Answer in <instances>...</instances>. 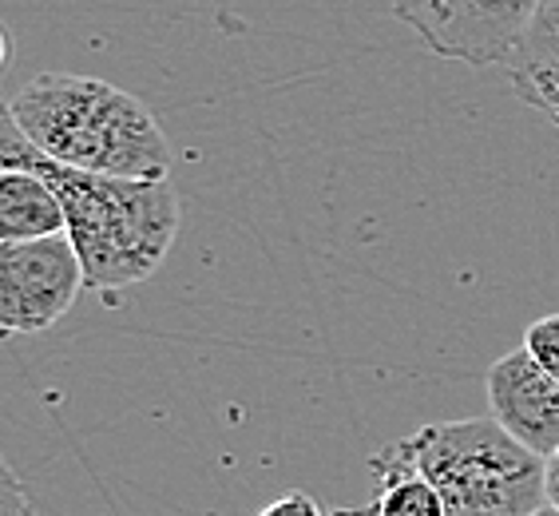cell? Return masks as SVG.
<instances>
[{
  "instance_id": "cell-10",
  "label": "cell",
  "mask_w": 559,
  "mask_h": 516,
  "mask_svg": "<svg viewBox=\"0 0 559 516\" xmlns=\"http://www.w3.org/2000/svg\"><path fill=\"white\" fill-rule=\"evenodd\" d=\"M524 350L536 357L551 377H559V314H548V318H539V322L527 326Z\"/></svg>"
},
{
  "instance_id": "cell-14",
  "label": "cell",
  "mask_w": 559,
  "mask_h": 516,
  "mask_svg": "<svg viewBox=\"0 0 559 516\" xmlns=\"http://www.w3.org/2000/svg\"><path fill=\"white\" fill-rule=\"evenodd\" d=\"M532 516H559V513H556V508H551V505H544V508H539V513H532Z\"/></svg>"
},
{
  "instance_id": "cell-8",
  "label": "cell",
  "mask_w": 559,
  "mask_h": 516,
  "mask_svg": "<svg viewBox=\"0 0 559 516\" xmlns=\"http://www.w3.org/2000/svg\"><path fill=\"white\" fill-rule=\"evenodd\" d=\"M369 473H373V501L357 513L337 516H444L441 493L417 473L401 442L377 449L369 457Z\"/></svg>"
},
{
  "instance_id": "cell-7",
  "label": "cell",
  "mask_w": 559,
  "mask_h": 516,
  "mask_svg": "<svg viewBox=\"0 0 559 516\" xmlns=\"http://www.w3.org/2000/svg\"><path fill=\"white\" fill-rule=\"evenodd\" d=\"M512 96L559 128V0H539L516 48L504 60Z\"/></svg>"
},
{
  "instance_id": "cell-1",
  "label": "cell",
  "mask_w": 559,
  "mask_h": 516,
  "mask_svg": "<svg viewBox=\"0 0 559 516\" xmlns=\"http://www.w3.org/2000/svg\"><path fill=\"white\" fill-rule=\"evenodd\" d=\"M0 167L33 172L52 187L64 207L84 282L104 298L151 279L171 255L183 207L167 179H119L64 167L40 155L9 112H0Z\"/></svg>"
},
{
  "instance_id": "cell-9",
  "label": "cell",
  "mask_w": 559,
  "mask_h": 516,
  "mask_svg": "<svg viewBox=\"0 0 559 516\" xmlns=\"http://www.w3.org/2000/svg\"><path fill=\"white\" fill-rule=\"evenodd\" d=\"M68 235L64 207L33 172H0V243H36Z\"/></svg>"
},
{
  "instance_id": "cell-12",
  "label": "cell",
  "mask_w": 559,
  "mask_h": 516,
  "mask_svg": "<svg viewBox=\"0 0 559 516\" xmlns=\"http://www.w3.org/2000/svg\"><path fill=\"white\" fill-rule=\"evenodd\" d=\"M259 516H325L322 513V505L313 501L310 493H301V489H294V493H286V496H278L274 505H266Z\"/></svg>"
},
{
  "instance_id": "cell-2",
  "label": "cell",
  "mask_w": 559,
  "mask_h": 516,
  "mask_svg": "<svg viewBox=\"0 0 559 516\" xmlns=\"http://www.w3.org/2000/svg\"><path fill=\"white\" fill-rule=\"evenodd\" d=\"M40 155L92 175L167 179L171 143L140 96L75 72H40L4 104Z\"/></svg>"
},
{
  "instance_id": "cell-11",
  "label": "cell",
  "mask_w": 559,
  "mask_h": 516,
  "mask_svg": "<svg viewBox=\"0 0 559 516\" xmlns=\"http://www.w3.org/2000/svg\"><path fill=\"white\" fill-rule=\"evenodd\" d=\"M0 516H36V505L9 461H0Z\"/></svg>"
},
{
  "instance_id": "cell-3",
  "label": "cell",
  "mask_w": 559,
  "mask_h": 516,
  "mask_svg": "<svg viewBox=\"0 0 559 516\" xmlns=\"http://www.w3.org/2000/svg\"><path fill=\"white\" fill-rule=\"evenodd\" d=\"M401 449L441 493L444 516H532L548 505L544 461L492 418L437 421L401 437Z\"/></svg>"
},
{
  "instance_id": "cell-4",
  "label": "cell",
  "mask_w": 559,
  "mask_h": 516,
  "mask_svg": "<svg viewBox=\"0 0 559 516\" xmlns=\"http://www.w3.org/2000/svg\"><path fill=\"white\" fill-rule=\"evenodd\" d=\"M539 0H389V12L432 56L488 68L512 56Z\"/></svg>"
},
{
  "instance_id": "cell-13",
  "label": "cell",
  "mask_w": 559,
  "mask_h": 516,
  "mask_svg": "<svg viewBox=\"0 0 559 516\" xmlns=\"http://www.w3.org/2000/svg\"><path fill=\"white\" fill-rule=\"evenodd\" d=\"M544 473H548V505L559 513V453L544 461Z\"/></svg>"
},
{
  "instance_id": "cell-6",
  "label": "cell",
  "mask_w": 559,
  "mask_h": 516,
  "mask_svg": "<svg viewBox=\"0 0 559 516\" xmlns=\"http://www.w3.org/2000/svg\"><path fill=\"white\" fill-rule=\"evenodd\" d=\"M488 418L539 461L559 453V377H551L524 345L496 357L488 370Z\"/></svg>"
},
{
  "instance_id": "cell-5",
  "label": "cell",
  "mask_w": 559,
  "mask_h": 516,
  "mask_svg": "<svg viewBox=\"0 0 559 516\" xmlns=\"http://www.w3.org/2000/svg\"><path fill=\"white\" fill-rule=\"evenodd\" d=\"M84 286V267L68 235L0 243V330L12 338L56 326Z\"/></svg>"
}]
</instances>
